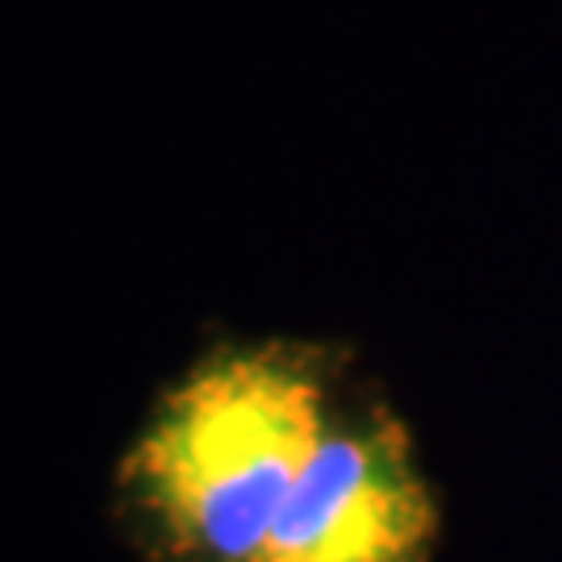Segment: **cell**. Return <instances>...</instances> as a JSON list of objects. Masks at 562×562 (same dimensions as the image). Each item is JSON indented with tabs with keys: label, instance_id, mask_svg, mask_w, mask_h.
<instances>
[{
	"label": "cell",
	"instance_id": "1",
	"mask_svg": "<svg viewBox=\"0 0 562 562\" xmlns=\"http://www.w3.org/2000/svg\"><path fill=\"white\" fill-rule=\"evenodd\" d=\"M346 396L341 359L308 341H241L188 367L121 462L125 501L155 554L262 562Z\"/></svg>",
	"mask_w": 562,
	"mask_h": 562
},
{
	"label": "cell",
	"instance_id": "2",
	"mask_svg": "<svg viewBox=\"0 0 562 562\" xmlns=\"http://www.w3.org/2000/svg\"><path fill=\"white\" fill-rule=\"evenodd\" d=\"M442 501L387 401L346 396L283 504L262 562H434Z\"/></svg>",
	"mask_w": 562,
	"mask_h": 562
}]
</instances>
